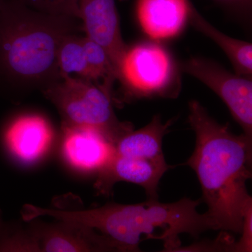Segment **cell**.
<instances>
[{
	"label": "cell",
	"instance_id": "obj_2",
	"mask_svg": "<svg viewBox=\"0 0 252 252\" xmlns=\"http://www.w3.org/2000/svg\"><path fill=\"white\" fill-rule=\"evenodd\" d=\"M80 19L40 12L16 0L0 6V87L40 88L61 78L58 51Z\"/></svg>",
	"mask_w": 252,
	"mask_h": 252
},
{
	"label": "cell",
	"instance_id": "obj_20",
	"mask_svg": "<svg viewBox=\"0 0 252 252\" xmlns=\"http://www.w3.org/2000/svg\"><path fill=\"white\" fill-rule=\"evenodd\" d=\"M3 0H0V6H1V3H2Z\"/></svg>",
	"mask_w": 252,
	"mask_h": 252
},
{
	"label": "cell",
	"instance_id": "obj_9",
	"mask_svg": "<svg viewBox=\"0 0 252 252\" xmlns=\"http://www.w3.org/2000/svg\"><path fill=\"white\" fill-rule=\"evenodd\" d=\"M172 167L165 158L152 160L114 153L108 163L98 172L96 188L102 194H109L117 182H130L144 188L149 199L158 200L160 179Z\"/></svg>",
	"mask_w": 252,
	"mask_h": 252
},
{
	"label": "cell",
	"instance_id": "obj_5",
	"mask_svg": "<svg viewBox=\"0 0 252 252\" xmlns=\"http://www.w3.org/2000/svg\"><path fill=\"white\" fill-rule=\"evenodd\" d=\"M177 70L170 54L160 45L143 43L127 49L121 82L135 97H177Z\"/></svg>",
	"mask_w": 252,
	"mask_h": 252
},
{
	"label": "cell",
	"instance_id": "obj_14",
	"mask_svg": "<svg viewBox=\"0 0 252 252\" xmlns=\"http://www.w3.org/2000/svg\"><path fill=\"white\" fill-rule=\"evenodd\" d=\"M188 22L220 46L229 59L235 74L252 79V43L230 37L219 31L198 12L193 4L190 5Z\"/></svg>",
	"mask_w": 252,
	"mask_h": 252
},
{
	"label": "cell",
	"instance_id": "obj_6",
	"mask_svg": "<svg viewBox=\"0 0 252 252\" xmlns=\"http://www.w3.org/2000/svg\"><path fill=\"white\" fill-rule=\"evenodd\" d=\"M184 72L201 81L226 104L252 145V81L233 74L215 61L190 58L181 64Z\"/></svg>",
	"mask_w": 252,
	"mask_h": 252
},
{
	"label": "cell",
	"instance_id": "obj_16",
	"mask_svg": "<svg viewBox=\"0 0 252 252\" xmlns=\"http://www.w3.org/2000/svg\"><path fill=\"white\" fill-rule=\"evenodd\" d=\"M40 12L64 15L80 19L79 0H16ZM81 20V19H80Z\"/></svg>",
	"mask_w": 252,
	"mask_h": 252
},
{
	"label": "cell",
	"instance_id": "obj_4",
	"mask_svg": "<svg viewBox=\"0 0 252 252\" xmlns=\"http://www.w3.org/2000/svg\"><path fill=\"white\" fill-rule=\"evenodd\" d=\"M41 91L59 110L63 126L94 129L114 146L123 136L133 130L130 123L117 119L113 109L111 90L104 86L61 74V79Z\"/></svg>",
	"mask_w": 252,
	"mask_h": 252
},
{
	"label": "cell",
	"instance_id": "obj_8",
	"mask_svg": "<svg viewBox=\"0 0 252 252\" xmlns=\"http://www.w3.org/2000/svg\"><path fill=\"white\" fill-rule=\"evenodd\" d=\"M36 227L26 239L28 251L119 252L107 237L81 225L60 221L59 224Z\"/></svg>",
	"mask_w": 252,
	"mask_h": 252
},
{
	"label": "cell",
	"instance_id": "obj_15",
	"mask_svg": "<svg viewBox=\"0 0 252 252\" xmlns=\"http://www.w3.org/2000/svg\"><path fill=\"white\" fill-rule=\"evenodd\" d=\"M82 36L68 34L63 38L58 51V64L61 74L94 81L92 71L86 60Z\"/></svg>",
	"mask_w": 252,
	"mask_h": 252
},
{
	"label": "cell",
	"instance_id": "obj_19",
	"mask_svg": "<svg viewBox=\"0 0 252 252\" xmlns=\"http://www.w3.org/2000/svg\"><path fill=\"white\" fill-rule=\"evenodd\" d=\"M213 1L217 4L238 12L249 13L252 8V0H213Z\"/></svg>",
	"mask_w": 252,
	"mask_h": 252
},
{
	"label": "cell",
	"instance_id": "obj_21",
	"mask_svg": "<svg viewBox=\"0 0 252 252\" xmlns=\"http://www.w3.org/2000/svg\"><path fill=\"white\" fill-rule=\"evenodd\" d=\"M120 1H126V0H120Z\"/></svg>",
	"mask_w": 252,
	"mask_h": 252
},
{
	"label": "cell",
	"instance_id": "obj_11",
	"mask_svg": "<svg viewBox=\"0 0 252 252\" xmlns=\"http://www.w3.org/2000/svg\"><path fill=\"white\" fill-rule=\"evenodd\" d=\"M53 139L49 122L41 116L28 114L10 123L5 132L8 148L18 160L33 162L47 152Z\"/></svg>",
	"mask_w": 252,
	"mask_h": 252
},
{
	"label": "cell",
	"instance_id": "obj_3",
	"mask_svg": "<svg viewBox=\"0 0 252 252\" xmlns=\"http://www.w3.org/2000/svg\"><path fill=\"white\" fill-rule=\"evenodd\" d=\"M201 199L184 198L172 203L151 200L135 205L109 204L80 211L49 209L46 215L59 221L97 230L117 245L119 252H140L141 237L158 240L160 229L165 252L180 247V235L187 233L197 238L213 226L206 213L197 207Z\"/></svg>",
	"mask_w": 252,
	"mask_h": 252
},
{
	"label": "cell",
	"instance_id": "obj_12",
	"mask_svg": "<svg viewBox=\"0 0 252 252\" xmlns=\"http://www.w3.org/2000/svg\"><path fill=\"white\" fill-rule=\"evenodd\" d=\"M190 0H137V16L146 34L154 39L178 34L188 22Z\"/></svg>",
	"mask_w": 252,
	"mask_h": 252
},
{
	"label": "cell",
	"instance_id": "obj_18",
	"mask_svg": "<svg viewBox=\"0 0 252 252\" xmlns=\"http://www.w3.org/2000/svg\"><path fill=\"white\" fill-rule=\"evenodd\" d=\"M241 237L235 242L233 252H251L252 251V204L248 206L243 218Z\"/></svg>",
	"mask_w": 252,
	"mask_h": 252
},
{
	"label": "cell",
	"instance_id": "obj_13",
	"mask_svg": "<svg viewBox=\"0 0 252 252\" xmlns=\"http://www.w3.org/2000/svg\"><path fill=\"white\" fill-rule=\"evenodd\" d=\"M172 123V119L164 124L160 115L154 116L147 126L140 130H132L119 139L114 145L115 154L137 158H163L162 140Z\"/></svg>",
	"mask_w": 252,
	"mask_h": 252
},
{
	"label": "cell",
	"instance_id": "obj_17",
	"mask_svg": "<svg viewBox=\"0 0 252 252\" xmlns=\"http://www.w3.org/2000/svg\"><path fill=\"white\" fill-rule=\"evenodd\" d=\"M218 238L211 241H203L189 247L182 245L174 252H225L234 251L235 240L226 231L222 230Z\"/></svg>",
	"mask_w": 252,
	"mask_h": 252
},
{
	"label": "cell",
	"instance_id": "obj_7",
	"mask_svg": "<svg viewBox=\"0 0 252 252\" xmlns=\"http://www.w3.org/2000/svg\"><path fill=\"white\" fill-rule=\"evenodd\" d=\"M79 7L86 36L105 50L120 80L128 47L122 38L115 0H79Z\"/></svg>",
	"mask_w": 252,
	"mask_h": 252
},
{
	"label": "cell",
	"instance_id": "obj_1",
	"mask_svg": "<svg viewBox=\"0 0 252 252\" xmlns=\"http://www.w3.org/2000/svg\"><path fill=\"white\" fill-rule=\"evenodd\" d=\"M189 123L196 136L187 165L196 173L213 230L240 234L245 212L252 204L247 189L252 178V145L228 124L210 117L198 101L189 102Z\"/></svg>",
	"mask_w": 252,
	"mask_h": 252
},
{
	"label": "cell",
	"instance_id": "obj_10",
	"mask_svg": "<svg viewBox=\"0 0 252 252\" xmlns=\"http://www.w3.org/2000/svg\"><path fill=\"white\" fill-rule=\"evenodd\" d=\"M63 154L75 168L99 172L115 153L114 146L94 129L63 126Z\"/></svg>",
	"mask_w": 252,
	"mask_h": 252
}]
</instances>
